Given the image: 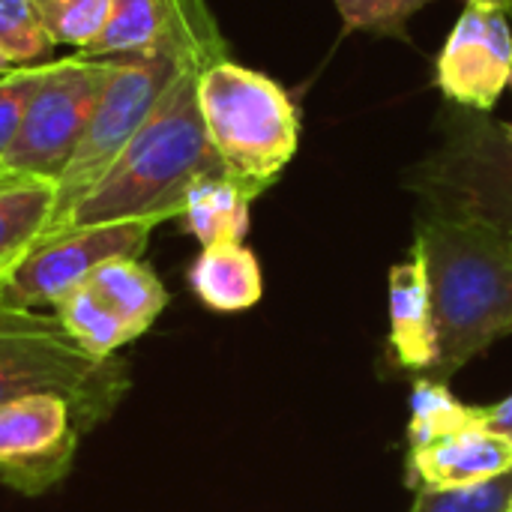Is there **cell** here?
<instances>
[{
  "label": "cell",
  "mask_w": 512,
  "mask_h": 512,
  "mask_svg": "<svg viewBox=\"0 0 512 512\" xmlns=\"http://www.w3.org/2000/svg\"><path fill=\"white\" fill-rule=\"evenodd\" d=\"M414 255L429 279L438 381L512 333V249L483 222L423 207Z\"/></svg>",
  "instance_id": "1"
},
{
  "label": "cell",
  "mask_w": 512,
  "mask_h": 512,
  "mask_svg": "<svg viewBox=\"0 0 512 512\" xmlns=\"http://www.w3.org/2000/svg\"><path fill=\"white\" fill-rule=\"evenodd\" d=\"M465 3H483V6H495V9H507L510 0H465Z\"/></svg>",
  "instance_id": "26"
},
{
  "label": "cell",
  "mask_w": 512,
  "mask_h": 512,
  "mask_svg": "<svg viewBox=\"0 0 512 512\" xmlns=\"http://www.w3.org/2000/svg\"><path fill=\"white\" fill-rule=\"evenodd\" d=\"M51 312L63 324V330L93 357L108 360L117 357V351L129 342H135L132 330L123 324V318L84 282L69 288Z\"/></svg>",
  "instance_id": "18"
},
{
  "label": "cell",
  "mask_w": 512,
  "mask_h": 512,
  "mask_svg": "<svg viewBox=\"0 0 512 512\" xmlns=\"http://www.w3.org/2000/svg\"><path fill=\"white\" fill-rule=\"evenodd\" d=\"M132 387L123 357L87 354L45 309L0 306V405L24 396H57L81 435L111 420Z\"/></svg>",
  "instance_id": "3"
},
{
  "label": "cell",
  "mask_w": 512,
  "mask_h": 512,
  "mask_svg": "<svg viewBox=\"0 0 512 512\" xmlns=\"http://www.w3.org/2000/svg\"><path fill=\"white\" fill-rule=\"evenodd\" d=\"M510 512H512V504H510Z\"/></svg>",
  "instance_id": "32"
},
{
  "label": "cell",
  "mask_w": 512,
  "mask_h": 512,
  "mask_svg": "<svg viewBox=\"0 0 512 512\" xmlns=\"http://www.w3.org/2000/svg\"><path fill=\"white\" fill-rule=\"evenodd\" d=\"M225 57V51H210L198 45H162L153 51L114 57V75L96 102L87 132L54 183L57 207L48 231H54L69 216V210L105 177V171L117 162V156L147 123L159 99L186 69H207L210 63Z\"/></svg>",
  "instance_id": "6"
},
{
  "label": "cell",
  "mask_w": 512,
  "mask_h": 512,
  "mask_svg": "<svg viewBox=\"0 0 512 512\" xmlns=\"http://www.w3.org/2000/svg\"><path fill=\"white\" fill-rule=\"evenodd\" d=\"M57 186L48 180H6L0 186V264H15L51 228Z\"/></svg>",
  "instance_id": "17"
},
{
  "label": "cell",
  "mask_w": 512,
  "mask_h": 512,
  "mask_svg": "<svg viewBox=\"0 0 512 512\" xmlns=\"http://www.w3.org/2000/svg\"><path fill=\"white\" fill-rule=\"evenodd\" d=\"M198 108L225 174L255 198L279 180L300 147V111L291 93L231 57L198 72Z\"/></svg>",
  "instance_id": "4"
},
{
  "label": "cell",
  "mask_w": 512,
  "mask_h": 512,
  "mask_svg": "<svg viewBox=\"0 0 512 512\" xmlns=\"http://www.w3.org/2000/svg\"><path fill=\"white\" fill-rule=\"evenodd\" d=\"M438 117L441 141L408 171V189L423 207L489 225L512 249V129L453 102Z\"/></svg>",
  "instance_id": "5"
},
{
  "label": "cell",
  "mask_w": 512,
  "mask_h": 512,
  "mask_svg": "<svg viewBox=\"0 0 512 512\" xmlns=\"http://www.w3.org/2000/svg\"><path fill=\"white\" fill-rule=\"evenodd\" d=\"M84 285L96 291L123 318L135 339H141L168 306L165 285L141 258H111L99 264L84 279Z\"/></svg>",
  "instance_id": "16"
},
{
  "label": "cell",
  "mask_w": 512,
  "mask_h": 512,
  "mask_svg": "<svg viewBox=\"0 0 512 512\" xmlns=\"http://www.w3.org/2000/svg\"><path fill=\"white\" fill-rule=\"evenodd\" d=\"M255 195L228 174L198 177L183 201L180 222L201 249L222 243H243L249 234V207Z\"/></svg>",
  "instance_id": "15"
},
{
  "label": "cell",
  "mask_w": 512,
  "mask_h": 512,
  "mask_svg": "<svg viewBox=\"0 0 512 512\" xmlns=\"http://www.w3.org/2000/svg\"><path fill=\"white\" fill-rule=\"evenodd\" d=\"M12 69H15V66H12V63H9V60H6V54H3V51H0V78H3V75H9V72H12Z\"/></svg>",
  "instance_id": "27"
},
{
  "label": "cell",
  "mask_w": 512,
  "mask_h": 512,
  "mask_svg": "<svg viewBox=\"0 0 512 512\" xmlns=\"http://www.w3.org/2000/svg\"><path fill=\"white\" fill-rule=\"evenodd\" d=\"M45 69H48V63L45 66H21L0 78V177H9V174H3V162H6V153L24 123L27 105L45 78Z\"/></svg>",
  "instance_id": "24"
},
{
  "label": "cell",
  "mask_w": 512,
  "mask_h": 512,
  "mask_svg": "<svg viewBox=\"0 0 512 512\" xmlns=\"http://www.w3.org/2000/svg\"><path fill=\"white\" fill-rule=\"evenodd\" d=\"M54 48L33 0H0V51L15 69L51 63Z\"/></svg>",
  "instance_id": "20"
},
{
  "label": "cell",
  "mask_w": 512,
  "mask_h": 512,
  "mask_svg": "<svg viewBox=\"0 0 512 512\" xmlns=\"http://www.w3.org/2000/svg\"><path fill=\"white\" fill-rule=\"evenodd\" d=\"M198 72L192 66L168 87L105 177L48 234L111 222L162 225L180 219L189 186L198 177L225 174L198 108Z\"/></svg>",
  "instance_id": "2"
},
{
  "label": "cell",
  "mask_w": 512,
  "mask_h": 512,
  "mask_svg": "<svg viewBox=\"0 0 512 512\" xmlns=\"http://www.w3.org/2000/svg\"><path fill=\"white\" fill-rule=\"evenodd\" d=\"M483 408L462 405L444 381L417 378L411 390V420H408V450H420L444 435L462 432L483 423Z\"/></svg>",
  "instance_id": "19"
},
{
  "label": "cell",
  "mask_w": 512,
  "mask_h": 512,
  "mask_svg": "<svg viewBox=\"0 0 512 512\" xmlns=\"http://www.w3.org/2000/svg\"><path fill=\"white\" fill-rule=\"evenodd\" d=\"M162 45H198L228 54L207 0H111L108 24L84 57H123Z\"/></svg>",
  "instance_id": "11"
},
{
  "label": "cell",
  "mask_w": 512,
  "mask_h": 512,
  "mask_svg": "<svg viewBox=\"0 0 512 512\" xmlns=\"http://www.w3.org/2000/svg\"><path fill=\"white\" fill-rule=\"evenodd\" d=\"M512 471V438L486 429V423L444 435L420 450H408V486L459 489L498 480Z\"/></svg>",
  "instance_id": "12"
},
{
  "label": "cell",
  "mask_w": 512,
  "mask_h": 512,
  "mask_svg": "<svg viewBox=\"0 0 512 512\" xmlns=\"http://www.w3.org/2000/svg\"><path fill=\"white\" fill-rule=\"evenodd\" d=\"M6 180H12V177H0V186H3V183H6Z\"/></svg>",
  "instance_id": "30"
},
{
  "label": "cell",
  "mask_w": 512,
  "mask_h": 512,
  "mask_svg": "<svg viewBox=\"0 0 512 512\" xmlns=\"http://www.w3.org/2000/svg\"><path fill=\"white\" fill-rule=\"evenodd\" d=\"M507 18H512V0H510V6H507Z\"/></svg>",
  "instance_id": "29"
},
{
  "label": "cell",
  "mask_w": 512,
  "mask_h": 512,
  "mask_svg": "<svg viewBox=\"0 0 512 512\" xmlns=\"http://www.w3.org/2000/svg\"><path fill=\"white\" fill-rule=\"evenodd\" d=\"M36 12L57 45H75L84 54L105 30L111 0H33Z\"/></svg>",
  "instance_id": "21"
},
{
  "label": "cell",
  "mask_w": 512,
  "mask_h": 512,
  "mask_svg": "<svg viewBox=\"0 0 512 512\" xmlns=\"http://www.w3.org/2000/svg\"><path fill=\"white\" fill-rule=\"evenodd\" d=\"M512 471L477 486L459 489H417L411 512H510Z\"/></svg>",
  "instance_id": "22"
},
{
  "label": "cell",
  "mask_w": 512,
  "mask_h": 512,
  "mask_svg": "<svg viewBox=\"0 0 512 512\" xmlns=\"http://www.w3.org/2000/svg\"><path fill=\"white\" fill-rule=\"evenodd\" d=\"M114 66V57L84 54L51 60L6 153L3 174L18 180L57 183L87 132V123L114 75Z\"/></svg>",
  "instance_id": "7"
},
{
  "label": "cell",
  "mask_w": 512,
  "mask_h": 512,
  "mask_svg": "<svg viewBox=\"0 0 512 512\" xmlns=\"http://www.w3.org/2000/svg\"><path fill=\"white\" fill-rule=\"evenodd\" d=\"M510 84H512V78H510ZM510 129H512V126H510Z\"/></svg>",
  "instance_id": "31"
},
{
  "label": "cell",
  "mask_w": 512,
  "mask_h": 512,
  "mask_svg": "<svg viewBox=\"0 0 512 512\" xmlns=\"http://www.w3.org/2000/svg\"><path fill=\"white\" fill-rule=\"evenodd\" d=\"M483 411H486V414H483L486 429L512 438V396H507L504 402H498V405H492V408H483Z\"/></svg>",
  "instance_id": "25"
},
{
  "label": "cell",
  "mask_w": 512,
  "mask_h": 512,
  "mask_svg": "<svg viewBox=\"0 0 512 512\" xmlns=\"http://www.w3.org/2000/svg\"><path fill=\"white\" fill-rule=\"evenodd\" d=\"M387 297H390V354L396 366L408 372H432L435 324H432L429 279L420 255L411 252L408 261L390 267Z\"/></svg>",
  "instance_id": "13"
},
{
  "label": "cell",
  "mask_w": 512,
  "mask_h": 512,
  "mask_svg": "<svg viewBox=\"0 0 512 512\" xmlns=\"http://www.w3.org/2000/svg\"><path fill=\"white\" fill-rule=\"evenodd\" d=\"M512 78V27L507 9L465 3L435 60V87L447 102L489 114Z\"/></svg>",
  "instance_id": "10"
},
{
  "label": "cell",
  "mask_w": 512,
  "mask_h": 512,
  "mask_svg": "<svg viewBox=\"0 0 512 512\" xmlns=\"http://www.w3.org/2000/svg\"><path fill=\"white\" fill-rule=\"evenodd\" d=\"M78 426L57 396H24L0 405V483L36 498L60 486L78 453Z\"/></svg>",
  "instance_id": "9"
},
{
  "label": "cell",
  "mask_w": 512,
  "mask_h": 512,
  "mask_svg": "<svg viewBox=\"0 0 512 512\" xmlns=\"http://www.w3.org/2000/svg\"><path fill=\"white\" fill-rule=\"evenodd\" d=\"M186 285L213 312H246L264 297L261 264L243 243L204 246L186 270Z\"/></svg>",
  "instance_id": "14"
},
{
  "label": "cell",
  "mask_w": 512,
  "mask_h": 512,
  "mask_svg": "<svg viewBox=\"0 0 512 512\" xmlns=\"http://www.w3.org/2000/svg\"><path fill=\"white\" fill-rule=\"evenodd\" d=\"M9 267H12V264H0V279H3V273H6Z\"/></svg>",
  "instance_id": "28"
},
{
  "label": "cell",
  "mask_w": 512,
  "mask_h": 512,
  "mask_svg": "<svg viewBox=\"0 0 512 512\" xmlns=\"http://www.w3.org/2000/svg\"><path fill=\"white\" fill-rule=\"evenodd\" d=\"M153 228V222H111L42 237L3 273L0 306L51 309L99 264L111 258H141Z\"/></svg>",
  "instance_id": "8"
},
{
  "label": "cell",
  "mask_w": 512,
  "mask_h": 512,
  "mask_svg": "<svg viewBox=\"0 0 512 512\" xmlns=\"http://www.w3.org/2000/svg\"><path fill=\"white\" fill-rule=\"evenodd\" d=\"M345 30H363L378 36H399L408 42V18L432 0H333Z\"/></svg>",
  "instance_id": "23"
}]
</instances>
